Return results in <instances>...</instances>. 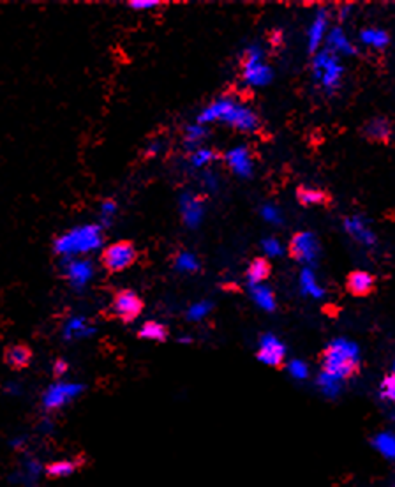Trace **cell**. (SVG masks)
<instances>
[{
    "instance_id": "cell-1",
    "label": "cell",
    "mask_w": 395,
    "mask_h": 487,
    "mask_svg": "<svg viewBox=\"0 0 395 487\" xmlns=\"http://www.w3.org/2000/svg\"><path fill=\"white\" fill-rule=\"evenodd\" d=\"M104 232L101 225H78L66 230L53 240V252L60 259L87 258L94 251L103 247Z\"/></svg>"
},
{
    "instance_id": "cell-2",
    "label": "cell",
    "mask_w": 395,
    "mask_h": 487,
    "mask_svg": "<svg viewBox=\"0 0 395 487\" xmlns=\"http://www.w3.org/2000/svg\"><path fill=\"white\" fill-rule=\"evenodd\" d=\"M212 122H226L228 125L244 133H252L260 128L258 115L251 108L228 97L212 101L208 106L203 108L196 118V124L199 125L212 124Z\"/></svg>"
},
{
    "instance_id": "cell-3",
    "label": "cell",
    "mask_w": 395,
    "mask_h": 487,
    "mask_svg": "<svg viewBox=\"0 0 395 487\" xmlns=\"http://www.w3.org/2000/svg\"><path fill=\"white\" fill-rule=\"evenodd\" d=\"M360 366V349L350 339H333L323 353V371L321 374L343 384L357 373Z\"/></svg>"
},
{
    "instance_id": "cell-4",
    "label": "cell",
    "mask_w": 395,
    "mask_h": 487,
    "mask_svg": "<svg viewBox=\"0 0 395 487\" xmlns=\"http://www.w3.org/2000/svg\"><path fill=\"white\" fill-rule=\"evenodd\" d=\"M85 392V385L79 381H66L55 380L52 385L46 387L41 396V406L46 413L64 410V408L74 403L79 396Z\"/></svg>"
},
{
    "instance_id": "cell-5",
    "label": "cell",
    "mask_w": 395,
    "mask_h": 487,
    "mask_svg": "<svg viewBox=\"0 0 395 487\" xmlns=\"http://www.w3.org/2000/svg\"><path fill=\"white\" fill-rule=\"evenodd\" d=\"M60 272L69 288L74 291H83L96 276V267L89 258H67L60 259Z\"/></svg>"
},
{
    "instance_id": "cell-6",
    "label": "cell",
    "mask_w": 395,
    "mask_h": 487,
    "mask_svg": "<svg viewBox=\"0 0 395 487\" xmlns=\"http://www.w3.org/2000/svg\"><path fill=\"white\" fill-rule=\"evenodd\" d=\"M138 258V251L133 242L129 240H118V242L110 244L104 247L103 254H101V263L104 269L111 274L124 272L129 267L134 265Z\"/></svg>"
},
{
    "instance_id": "cell-7",
    "label": "cell",
    "mask_w": 395,
    "mask_h": 487,
    "mask_svg": "<svg viewBox=\"0 0 395 487\" xmlns=\"http://www.w3.org/2000/svg\"><path fill=\"white\" fill-rule=\"evenodd\" d=\"M314 77L320 82V85L323 86L327 92H333V90L339 86L340 80H343V66L337 60V57L333 53L320 52L314 59Z\"/></svg>"
},
{
    "instance_id": "cell-8",
    "label": "cell",
    "mask_w": 395,
    "mask_h": 487,
    "mask_svg": "<svg viewBox=\"0 0 395 487\" xmlns=\"http://www.w3.org/2000/svg\"><path fill=\"white\" fill-rule=\"evenodd\" d=\"M242 77H244L247 85L256 86L267 85V83H270L272 77H274L270 66L263 60L262 50L256 48V46H251L245 52L244 62H242Z\"/></svg>"
},
{
    "instance_id": "cell-9",
    "label": "cell",
    "mask_w": 395,
    "mask_h": 487,
    "mask_svg": "<svg viewBox=\"0 0 395 487\" xmlns=\"http://www.w3.org/2000/svg\"><path fill=\"white\" fill-rule=\"evenodd\" d=\"M111 313L122 320L124 323H131L143 313V301L138 297L136 291L133 290H121L115 293L111 301Z\"/></svg>"
},
{
    "instance_id": "cell-10",
    "label": "cell",
    "mask_w": 395,
    "mask_h": 487,
    "mask_svg": "<svg viewBox=\"0 0 395 487\" xmlns=\"http://www.w3.org/2000/svg\"><path fill=\"white\" fill-rule=\"evenodd\" d=\"M320 252V244L311 232H299L289 242V254L300 263H313Z\"/></svg>"
},
{
    "instance_id": "cell-11",
    "label": "cell",
    "mask_w": 395,
    "mask_h": 487,
    "mask_svg": "<svg viewBox=\"0 0 395 487\" xmlns=\"http://www.w3.org/2000/svg\"><path fill=\"white\" fill-rule=\"evenodd\" d=\"M96 332V325L90 322L87 316L71 315L69 318H66V322L62 323V327H60V337L66 342H76L92 337Z\"/></svg>"
},
{
    "instance_id": "cell-12",
    "label": "cell",
    "mask_w": 395,
    "mask_h": 487,
    "mask_svg": "<svg viewBox=\"0 0 395 487\" xmlns=\"http://www.w3.org/2000/svg\"><path fill=\"white\" fill-rule=\"evenodd\" d=\"M286 359V346L279 341L275 335L268 334L263 335L258 346V360L265 366L277 367L284 362Z\"/></svg>"
},
{
    "instance_id": "cell-13",
    "label": "cell",
    "mask_w": 395,
    "mask_h": 487,
    "mask_svg": "<svg viewBox=\"0 0 395 487\" xmlns=\"http://www.w3.org/2000/svg\"><path fill=\"white\" fill-rule=\"evenodd\" d=\"M43 474H45V466H43L41 461H39L38 457L30 456L21 463V466L18 468L16 471H14L13 482L23 487H34L41 481Z\"/></svg>"
},
{
    "instance_id": "cell-14",
    "label": "cell",
    "mask_w": 395,
    "mask_h": 487,
    "mask_svg": "<svg viewBox=\"0 0 395 487\" xmlns=\"http://www.w3.org/2000/svg\"><path fill=\"white\" fill-rule=\"evenodd\" d=\"M180 214H182V221L187 228H198V225L201 223L203 214V203L198 196L193 194H184L180 198Z\"/></svg>"
},
{
    "instance_id": "cell-15",
    "label": "cell",
    "mask_w": 395,
    "mask_h": 487,
    "mask_svg": "<svg viewBox=\"0 0 395 487\" xmlns=\"http://www.w3.org/2000/svg\"><path fill=\"white\" fill-rule=\"evenodd\" d=\"M226 164L235 175L249 177L252 173L251 152L245 147H235L226 154Z\"/></svg>"
},
{
    "instance_id": "cell-16",
    "label": "cell",
    "mask_w": 395,
    "mask_h": 487,
    "mask_svg": "<svg viewBox=\"0 0 395 487\" xmlns=\"http://www.w3.org/2000/svg\"><path fill=\"white\" fill-rule=\"evenodd\" d=\"M344 230L353 237L357 242H360L365 247H372L376 244V235L371 228L367 226V223L364 221L358 215H353V218H347L344 221Z\"/></svg>"
},
{
    "instance_id": "cell-17",
    "label": "cell",
    "mask_w": 395,
    "mask_h": 487,
    "mask_svg": "<svg viewBox=\"0 0 395 487\" xmlns=\"http://www.w3.org/2000/svg\"><path fill=\"white\" fill-rule=\"evenodd\" d=\"M4 360L14 371L27 369L32 362V349L23 342H16V345L7 346L6 353H4Z\"/></svg>"
},
{
    "instance_id": "cell-18",
    "label": "cell",
    "mask_w": 395,
    "mask_h": 487,
    "mask_svg": "<svg viewBox=\"0 0 395 487\" xmlns=\"http://www.w3.org/2000/svg\"><path fill=\"white\" fill-rule=\"evenodd\" d=\"M374 277L365 270H355L347 276L346 288L351 295L355 297H367L372 290H374Z\"/></svg>"
},
{
    "instance_id": "cell-19",
    "label": "cell",
    "mask_w": 395,
    "mask_h": 487,
    "mask_svg": "<svg viewBox=\"0 0 395 487\" xmlns=\"http://www.w3.org/2000/svg\"><path fill=\"white\" fill-rule=\"evenodd\" d=\"M79 470L78 459H59L52 461L45 466V475L50 478H67Z\"/></svg>"
},
{
    "instance_id": "cell-20",
    "label": "cell",
    "mask_w": 395,
    "mask_h": 487,
    "mask_svg": "<svg viewBox=\"0 0 395 487\" xmlns=\"http://www.w3.org/2000/svg\"><path fill=\"white\" fill-rule=\"evenodd\" d=\"M365 136H367L371 142H379L386 143L392 136V128H390V122L386 118L376 117L365 125Z\"/></svg>"
},
{
    "instance_id": "cell-21",
    "label": "cell",
    "mask_w": 395,
    "mask_h": 487,
    "mask_svg": "<svg viewBox=\"0 0 395 487\" xmlns=\"http://www.w3.org/2000/svg\"><path fill=\"white\" fill-rule=\"evenodd\" d=\"M327 25H328L327 14H325L323 11H320V13H318V16L314 18L313 25L309 27V34H307V38H309V50L311 52H316V50L320 48L321 41H323L325 34H327Z\"/></svg>"
},
{
    "instance_id": "cell-22",
    "label": "cell",
    "mask_w": 395,
    "mask_h": 487,
    "mask_svg": "<svg viewBox=\"0 0 395 487\" xmlns=\"http://www.w3.org/2000/svg\"><path fill=\"white\" fill-rule=\"evenodd\" d=\"M138 337L145 339V341H155V342H162L168 339V328L166 325L155 322V320H148L140 327L138 330Z\"/></svg>"
},
{
    "instance_id": "cell-23",
    "label": "cell",
    "mask_w": 395,
    "mask_h": 487,
    "mask_svg": "<svg viewBox=\"0 0 395 487\" xmlns=\"http://www.w3.org/2000/svg\"><path fill=\"white\" fill-rule=\"evenodd\" d=\"M296 200L304 207H314V205H325L328 198L325 194V191L311 186H302L296 189Z\"/></svg>"
},
{
    "instance_id": "cell-24",
    "label": "cell",
    "mask_w": 395,
    "mask_h": 487,
    "mask_svg": "<svg viewBox=\"0 0 395 487\" xmlns=\"http://www.w3.org/2000/svg\"><path fill=\"white\" fill-rule=\"evenodd\" d=\"M372 447L382 454L385 459L395 461V435L394 432H378V435L372 438Z\"/></svg>"
},
{
    "instance_id": "cell-25",
    "label": "cell",
    "mask_w": 395,
    "mask_h": 487,
    "mask_svg": "<svg viewBox=\"0 0 395 487\" xmlns=\"http://www.w3.org/2000/svg\"><path fill=\"white\" fill-rule=\"evenodd\" d=\"M270 276V263L265 258H255L249 265L247 270V279L251 286H258L263 284V281Z\"/></svg>"
},
{
    "instance_id": "cell-26",
    "label": "cell",
    "mask_w": 395,
    "mask_h": 487,
    "mask_svg": "<svg viewBox=\"0 0 395 487\" xmlns=\"http://www.w3.org/2000/svg\"><path fill=\"white\" fill-rule=\"evenodd\" d=\"M328 46L332 48V52L337 53H346V55H355V46L351 45L350 39L346 38L340 28H333L328 34Z\"/></svg>"
},
{
    "instance_id": "cell-27",
    "label": "cell",
    "mask_w": 395,
    "mask_h": 487,
    "mask_svg": "<svg viewBox=\"0 0 395 487\" xmlns=\"http://www.w3.org/2000/svg\"><path fill=\"white\" fill-rule=\"evenodd\" d=\"M300 286H302V291L306 295H309V297H323V288L320 286V283H318L316 276H314V272L311 269H304L302 274H300Z\"/></svg>"
},
{
    "instance_id": "cell-28",
    "label": "cell",
    "mask_w": 395,
    "mask_h": 487,
    "mask_svg": "<svg viewBox=\"0 0 395 487\" xmlns=\"http://www.w3.org/2000/svg\"><path fill=\"white\" fill-rule=\"evenodd\" d=\"M252 291V301L258 304V308H262L263 311H274L275 309V297L272 293L270 288H267L265 284H258V286H251Z\"/></svg>"
},
{
    "instance_id": "cell-29",
    "label": "cell",
    "mask_w": 395,
    "mask_h": 487,
    "mask_svg": "<svg viewBox=\"0 0 395 487\" xmlns=\"http://www.w3.org/2000/svg\"><path fill=\"white\" fill-rule=\"evenodd\" d=\"M360 39L362 43H365L367 46H372V48L378 50L385 48L390 41L389 34H386L385 30H382V28H365L360 34Z\"/></svg>"
},
{
    "instance_id": "cell-30",
    "label": "cell",
    "mask_w": 395,
    "mask_h": 487,
    "mask_svg": "<svg viewBox=\"0 0 395 487\" xmlns=\"http://www.w3.org/2000/svg\"><path fill=\"white\" fill-rule=\"evenodd\" d=\"M175 269L182 274H194L199 270V259L189 251H182L175 256Z\"/></svg>"
},
{
    "instance_id": "cell-31",
    "label": "cell",
    "mask_w": 395,
    "mask_h": 487,
    "mask_svg": "<svg viewBox=\"0 0 395 487\" xmlns=\"http://www.w3.org/2000/svg\"><path fill=\"white\" fill-rule=\"evenodd\" d=\"M212 308H213L212 302H208V301L194 302V304L187 309V318H189L191 322H201L203 318L208 316V313L212 311Z\"/></svg>"
},
{
    "instance_id": "cell-32",
    "label": "cell",
    "mask_w": 395,
    "mask_h": 487,
    "mask_svg": "<svg viewBox=\"0 0 395 487\" xmlns=\"http://www.w3.org/2000/svg\"><path fill=\"white\" fill-rule=\"evenodd\" d=\"M118 212V205L115 200H104L103 203H101V208H99V219L101 223L99 225L103 226H108L111 225V221L115 219V215H117Z\"/></svg>"
},
{
    "instance_id": "cell-33",
    "label": "cell",
    "mask_w": 395,
    "mask_h": 487,
    "mask_svg": "<svg viewBox=\"0 0 395 487\" xmlns=\"http://www.w3.org/2000/svg\"><path fill=\"white\" fill-rule=\"evenodd\" d=\"M213 157H216V154L210 149H198L196 147L193 150V154H191L189 162L193 164V168H205V166H208L213 161Z\"/></svg>"
},
{
    "instance_id": "cell-34",
    "label": "cell",
    "mask_w": 395,
    "mask_h": 487,
    "mask_svg": "<svg viewBox=\"0 0 395 487\" xmlns=\"http://www.w3.org/2000/svg\"><path fill=\"white\" fill-rule=\"evenodd\" d=\"M206 136L205 125L199 124H191L186 129V145L191 149H196V145Z\"/></svg>"
},
{
    "instance_id": "cell-35",
    "label": "cell",
    "mask_w": 395,
    "mask_h": 487,
    "mask_svg": "<svg viewBox=\"0 0 395 487\" xmlns=\"http://www.w3.org/2000/svg\"><path fill=\"white\" fill-rule=\"evenodd\" d=\"M288 373L295 380H307L309 378V366L304 360H291L288 364Z\"/></svg>"
},
{
    "instance_id": "cell-36",
    "label": "cell",
    "mask_w": 395,
    "mask_h": 487,
    "mask_svg": "<svg viewBox=\"0 0 395 487\" xmlns=\"http://www.w3.org/2000/svg\"><path fill=\"white\" fill-rule=\"evenodd\" d=\"M379 396H382L385 401H394L395 403V374H390L385 380L382 381V387H379Z\"/></svg>"
},
{
    "instance_id": "cell-37",
    "label": "cell",
    "mask_w": 395,
    "mask_h": 487,
    "mask_svg": "<svg viewBox=\"0 0 395 487\" xmlns=\"http://www.w3.org/2000/svg\"><path fill=\"white\" fill-rule=\"evenodd\" d=\"M133 11H148V9H155V7L161 6V2L157 0H133V2L128 4Z\"/></svg>"
},
{
    "instance_id": "cell-38",
    "label": "cell",
    "mask_w": 395,
    "mask_h": 487,
    "mask_svg": "<svg viewBox=\"0 0 395 487\" xmlns=\"http://www.w3.org/2000/svg\"><path fill=\"white\" fill-rule=\"evenodd\" d=\"M52 371H53V376H55L57 380H62V378L69 373V362L66 359H57L55 362H53Z\"/></svg>"
},
{
    "instance_id": "cell-39",
    "label": "cell",
    "mask_w": 395,
    "mask_h": 487,
    "mask_svg": "<svg viewBox=\"0 0 395 487\" xmlns=\"http://www.w3.org/2000/svg\"><path fill=\"white\" fill-rule=\"evenodd\" d=\"M263 249L268 256H279L281 254V244L275 239H267L263 242Z\"/></svg>"
},
{
    "instance_id": "cell-40",
    "label": "cell",
    "mask_w": 395,
    "mask_h": 487,
    "mask_svg": "<svg viewBox=\"0 0 395 487\" xmlns=\"http://www.w3.org/2000/svg\"><path fill=\"white\" fill-rule=\"evenodd\" d=\"M263 219H267L268 223H281V214H279V211L275 207H265L263 212H262Z\"/></svg>"
},
{
    "instance_id": "cell-41",
    "label": "cell",
    "mask_w": 395,
    "mask_h": 487,
    "mask_svg": "<svg viewBox=\"0 0 395 487\" xmlns=\"http://www.w3.org/2000/svg\"><path fill=\"white\" fill-rule=\"evenodd\" d=\"M27 445H28V436L27 435H18V436H14L13 440H11V447H13L14 450H23Z\"/></svg>"
},
{
    "instance_id": "cell-42",
    "label": "cell",
    "mask_w": 395,
    "mask_h": 487,
    "mask_svg": "<svg viewBox=\"0 0 395 487\" xmlns=\"http://www.w3.org/2000/svg\"><path fill=\"white\" fill-rule=\"evenodd\" d=\"M21 385L16 384V381H7L6 385H4V392H6L7 396H21Z\"/></svg>"
},
{
    "instance_id": "cell-43",
    "label": "cell",
    "mask_w": 395,
    "mask_h": 487,
    "mask_svg": "<svg viewBox=\"0 0 395 487\" xmlns=\"http://www.w3.org/2000/svg\"><path fill=\"white\" fill-rule=\"evenodd\" d=\"M39 427H41L43 432H50L53 427H55V424H53V420H50V418H43V422H41V425H39Z\"/></svg>"
},
{
    "instance_id": "cell-44",
    "label": "cell",
    "mask_w": 395,
    "mask_h": 487,
    "mask_svg": "<svg viewBox=\"0 0 395 487\" xmlns=\"http://www.w3.org/2000/svg\"><path fill=\"white\" fill-rule=\"evenodd\" d=\"M159 149H161V145H159V143H152V145L148 147V154H150V156H154V154L159 152Z\"/></svg>"
},
{
    "instance_id": "cell-45",
    "label": "cell",
    "mask_w": 395,
    "mask_h": 487,
    "mask_svg": "<svg viewBox=\"0 0 395 487\" xmlns=\"http://www.w3.org/2000/svg\"><path fill=\"white\" fill-rule=\"evenodd\" d=\"M394 374H395V362H394Z\"/></svg>"
}]
</instances>
